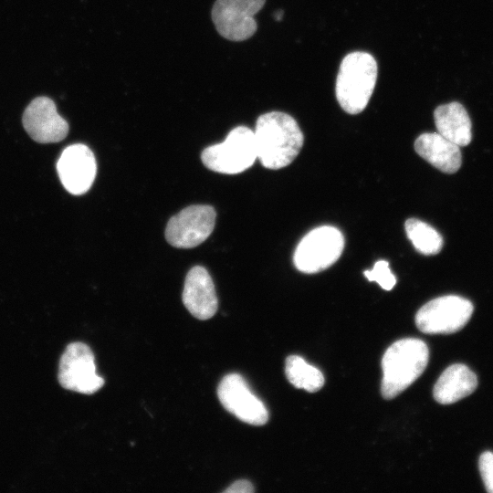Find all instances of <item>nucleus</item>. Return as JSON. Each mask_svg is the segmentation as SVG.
I'll use <instances>...</instances> for the list:
<instances>
[{"instance_id":"21","label":"nucleus","mask_w":493,"mask_h":493,"mask_svg":"<svg viewBox=\"0 0 493 493\" xmlns=\"http://www.w3.org/2000/svg\"><path fill=\"white\" fill-rule=\"evenodd\" d=\"M252 483L246 479H241L231 484L224 490L226 493H251L254 492Z\"/></svg>"},{"instance_id":"19","label":"nucleus","mask_w":493,"mask_h":493,"mask_svg":"<svg viewBox=\"0 0 493 493\" xmlns=\"http://www.w3.org/2000/svg\"><path fill=\"white\" fill-rule=\"evenodd\" d=\"M363 274L369 281L377 282L385 290H391L396 284V278L386 260L377 261L372 270H366Z\"/></svg>"},{"instance_id":"14","label":"nucleus","mask_w":493,"mask_h":493,"mask_svg":"<svg viewBox=\"0 0 493 493\" xmlns=\"http://www.w3.org/2000/svg\"><path fill=\"white\" fill-rule=\"evenodd\" d=\"M415 152L436 169L446 173H455L461 166L459 146L441 134L426 132L414 142Z\"/></svg>"},{"instance_id":"18","label":"nucleus","mask_w":493,"mask_h":493,"mask_svg":"<svg viewBox=\"0 0 493 493\" xmlns=\"http://www.w3.org/2000/svg\"><path fill=\"white\" fill-rule=\"evenodd\" d=\"M404 229L414 248L421 254L432 256L441 251L443 237L430 225L416 218H409L404 224Z\"/></svg>"},{"instance_id":"1","label":"nucleus","mask_w":493,"mask_h":493,"mask_svg":"<svg viewBox=\"0 0 493 493\" xmlns=\"http://www.w3.org/2000/svg\"><path fill=\"white\" fill-rule=\"evenodd\" d=\"M257 159L271 170L291 163L299 153L304 142L303 133L290 115L271 111L260 115L254 131Z\"/></svg>"},{"instance_id":"16","label":"nucleus","mask_w":493,"mask_h":493,"mask_svg":"<svg viewBox=\"0 0 493 493\" xmlns=\"http://www.w3.org/2000/svg\"><path fill=\"white\" fill-rule=\"evenodd\" d=\"M437 132L459 147L472 139L471 121L462 104L456 101L438 106L434 111Z\"/></svg>"},{"instance_id":"9","label":"nucleus","mask_w":493,"mask_h":493,"mask_svg":"<svg viewBox=\"0 0 493 493\" xmlns=\"http://www.w3.org/2000/svg\"><path fill=\"white\" fill-rule=\"evenodd\" d=\"M216 214L210 205H190L172 216L165 228L167 242L176 248H193L213 232Z\"/></svg>"},{"instance_id":"5","label":"nucleus","mask_w":493,"mask_h":493,"mask_svg":"<svg viewBox=\"0 0 493 493\" xmlns=\"http://www.w3.org/2000/svg\"><path fill=\"white\" fill-rule=\"evenodd\" d=\"M344 248L341 232L330 226L312 229L296 247L293 262L303 273L320 272L333 265Z\"/></svg>"},{"instance_id":"17","label":"nucleus","mask_w":493,"mask_h":493,"mask_svg":"<svg viewBox=\"0 0 493 493\" xmlns=\"http://www.w3.org/2000/svg\"><path fill=\"white\" fill-rule=\"evenodd\" d=\"M285 373L292 385L310 393L319 391L324 384L322 372L298 355L286 359Z\"/></svg>"},{"instance_id":"4","label":"nucleus","mask_w":493,"mask_h":493,"mask_svg":"<svg viewBox=\"0 0 493 493\" xmlns=\"http://www.w3.org/2000/svg\"><path fill=\"white\" fill-rule=\"evenodd\" d=\"M206 168L225 174H236L257 159L254 131L246 126L234 128L224 142L205 148L201 154Z\"/></svg>"},{"instance_id":"2","label":"nucleus","mask_w":493,"mask_h":493,"mask_svg":"<svg viewBox=\"0 0 493 493\" xmlns=\"http://www.w3.org/2000/svg\"><path fill=\"white\" fill-rule=\"evenodd\" d=\"M429 359L426 343L416 338L393 342L382 359V395L392 399L411 385L425 371Z\"/></svg>"},{"instance_id":"15","label":"nucleus","mask_w":493,"mask_h":493,"mask_svg":"<svg viewBox=\"0 0 493 493\" xmlns=\"http://www.w3.org/2000/svg\"><path fill=\"white\" fill-rule=\"evenodd\" d=\"M477 386V375L467 365L455 363L439 376L433 395L439 404H449L471 394Z\"/></svg>"},{"instance_id":"3","label":"nucleus","mask_w":493,"mask_h":493,"mask_svg":"<svg viewBox=\"0 0 493 493\" xmlns=\"http://www.w3.org/2000/svg\"><path fill=\"white\" fill-rule=\"evenodd\" d=\"M377 74L376 60L367 52L355 51L343 58L336 79L335 95L344 111L358 114L366 108Z\"/></svg>"},{"instance_id":"12","label":"nucleus","mask_w":493,"mask_h":493,"mask_svg":"<svg viewBox=\"0 0 493 493\" xmlns=\"http://www.w3.org/2000/svg\"><path fill=\"white\" fill-rule=\"evenodd\" d=\"M22 121L26 132L37 142H58L68 132V122L58 113L54 101L47 97L33 100Z\"/></svg>"},{"instance_id":"10","label":"nucleus","mask_w":493,"mask_h":493,"mask_svg":"<svg viewBox=\"0 0 493 493\" xmlns=\"http://www.w3.org/2000/svg\"><path fill=\"white\" fill-rule=\"evenodd\" d=\"M217 396L229 413L249 425H263L268 420V411L250 390L238 373L224 376L217 387Z\"/></svg>"},{"instance_id":"8","label":"nucleus","mask_w":493,"mask_h":493,"mask_svg":"<svg viewBox=\"0 0 493 493\" xmlns=\"http://www.w3.org/2000/svg\"><path fill=\"white\" fill-rule=\"evenodd\" d=\"M266 0H216L212 7V20L216 31L231 41H244L257 31L255 16Z\"/></svg>"},{"instance_id":"7","label":"nucleus","mask_w":493,"mask_h":493,"mask_svg":"<svg viewBox=\"0 0 493 493\" xmlns=\"http://www.w3.org/2000/svg\"><path fill=\"white\" fill-rule=\"evenodd\" d=\"M58 379L63 388L84 394H92L104 384V379L96 372L91 349L79 341L67 346L59 361Z\"/></svg>"},{"instance_id":"20","label":"nucleus","mask_w":493,"mask_h":493,"mask_svg":"<svg viewBox=\"0 0 493 493\" xmlns=\"http://www.w3.org/2000/svg\"><path fill=\"white\" fill-rule=\"evenodd\" d=\"M478 468L486 490L493 493V453L486 451L479 456Z\"/></svg>"},{"instance_id":"6","label":"nucleus","mask_w":493,"mask_h":493,"mask_svg":"<svg viewBox=\"0 0 493 493\" xmlns=\"http://www.w3.org/2000/svg\"><path fill=\"white\" fill-rule=\"evenodd\" d=\"M473 310V304L465 298L456 295L442 296L420 308L415 315V323L425 333H454L467 323Z\"/></svg>"},{"instance_id":"22","label":"nucleus","mask_w":493,"mask_h":493,"mask_svg":"<svg viewBox=\"0 0 493 493\" xmlns=\"http://www.w3.org/2000/svg\"><path fill=\"white\" fill-rule=\"evenodd\" d=\"M282 16H283V12L280 10V11L276 12V14L274 15V17L276 20L279 21L281 20Z\"/></svg>"},{"instance_id":"11","label":"nucleus","mask_w":493,"mask_h":493,"mask_svg":"<svg viewBox=\"0 0 493 493\" xmlns=\"http://www.w3.org/2000/svg\"><path fill=\"white\" fill-rule=\"evenodd\" d=\"M57 169L65 189L78 195L89 190L96 177L97 163L88 146L76 143L62 152Z\"/></svg>"},{"instance_id":"13","label":"nucleus","mask_w":493,"mask_h":493,"mask_svg":"<svg viewBox=\"0 0 493 493\" xmlns=\"http://www.w3.org/2000/svg\"><path fill=\"white\" fill-rule=\"evenodd\" d=\"M182 299L188 311L198 320H208L215 314L218 299L212 278L205 267L195 266L188 271Z\"/></svg>"}]
</instances>
